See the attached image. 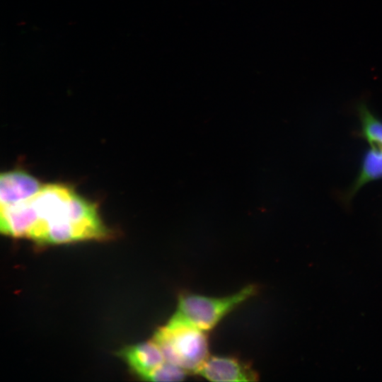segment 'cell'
<instances>
[{"label": "cell", "mask_w": 382, "mask_h": 382, "mask_svg": "<svg viewBox=\"0 0 382 382\" xmlns=\"http://www.w3.org/2000/svg\"><path fill=\"white\" fill-rule=\"evenodd\" d=\"M382 179V148L370 145L361 159L359 173L347 190L342 195L349 204L356 193L366 183Z\"/></svg>", "instance_id": "52a82bcc"}, {"label": "cell", "mask_w": 382, "mask_h": 382, "mask_svg": "<svg viewBox=\"0 0 382 382\" xmlns=\"http://www.w3.org/2000/svg\"><path fill=\"white\" fill-rule=\"evenodd\" d=\"M356 110L360 124L356 137L366 141L369 145L382 148V120L363 102L357 104Z\"/></svg>", "instance_id": "ba28073f"}, {"label": "cell", "mask_w": 382, "mask_h": 382, "mask_svg": "<svg viewBox=\"0 0 382 382\" xmlns=\"http://www.w3.org/2000/svg\"><path fill=\"white\" fill-rule=\"evenodd\" d=\"M43 185L32 175L21 170L2 173L0 176V207L27 200Z\"/></svg>", "instance_id": "5b68a950"}, {"label": "cell", "mask_w": 382, "mask_h": 382, "mask_svg": "<svg viewBox=\"0 0 382 382\" xmlns=\"http://www.w3.org/2000/svg\"><path fill=\"white\" fill-rule=\"evenodd\" d=\"M120 354L141 378L166 361L161 350L153 340L126 347Z\"/></svg>", "instance_id": "8992f818"}, {"label": "cell", "mask_w": 382, "mask_h": 382, "mask_svg": "<svg viewBox=\"0 0 382 382\" xmlns=\"http://www.w3.org/2000/svg\"><path fill=\"white\" fill-rule=\"evenodd\" d=\"M25 238L39 244H59L108 238L111 231L100 217L98 206L62 183L43 185L25 201Z\"/></svg>", "instance_id": "6da1fadb"}, {"label": "cell", "mask_w": 382, "mask_h": 382, "mask_svg": "<svg viewBox=\"0 0 382 382\" xmlns=\"http://www.w3.org/2000/svg\"><path fill=\"white\" fill-rule=\"evenodd\" d=\"M187 374L183 369L166 361L142 379L149 381H180L184 380Z\"/></svg>", "instance_id": "9c48e42d"}, {"label": "cell", "mask_w": 382, "mask_h": 382, "mask_svg": "<svg viewBox=\"0 0 382 382\" xmlns=\"http://www.w3.org/2000/svg\"><path fill=\"white\" fill-rule=\"evenodd\" d=\"M152 340L166 361L188 374H197L209 357L206 331L194 327L167 323L155 332Z\"/></svg>", "instance_id": "3957f363"}, {"label": "cell", "mask_w": 382, "mask_h": 382, "mask_svg": "<svg viewBox=\"0 0 382 382\" xmlns=\"http://www.w3.org/2000/svg\"><path fill=\"white\" fill-rule=\"evenodd\" d=\"M216 382H249L258 380V374L249 365L229 357H209L197 373Z\"/></svg>", "instance_id": "277c9868"}, {"label": "cell", "mask_w": 382, "mask_h": 382, "mask_svg": "<svg viewBox=\"0 0 382 382\" xmlns=\"http://www.w3.org/2000/svg\"><path fill=\"white\" fill-rule=\"evenodd\" d=\"M256 286L248 285L238 291L223 297H211L195 294H181L169 325H183L204 331L214 328L232 310L253 296Z\"/></svg>", "instance_id": "7a4b0ae2"}]
</instances>
